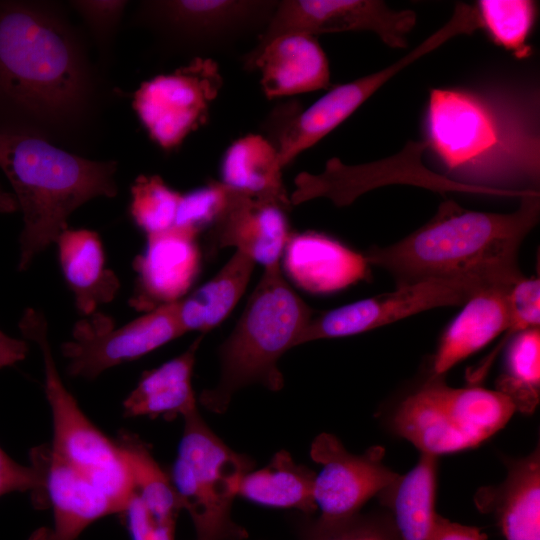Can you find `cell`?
<instances>
[{
	"label": "cell",
	"mask_w": 540,
	"mask_h": 540,
	"mask_svg": "<svg viewBox=\"0 0 540 540\" xmlns=\"http://www.w3.org/2000/svg\"><path fill=\"white\" fill-rule=\"evenodd\" d=\"M199 233L173 226L147 235L146 247L133 261L137 274L129 304L148 312L186 296L200 271Z\"/></svg>",
	"instance_id": "16"
},
{
	"label": "cell",
	"mask_w": 540,
	"mask_h": 540,
	"mask_svg": "<svg viewBox=\"0 0 540 540\" xmlns=\"http://www.w3.org/2000/svg\"><path fill=\"white\" fill-rule=\"evenodd\" d=\"M493 284L475 292L443 332L432 361V374L442 377L453 366L506 332L510 322L509 290Z\"/></svg>",
	"instance_id": "21"
},
{
	"label": "cell",
	"mask_w": 540,
	"mask_h": 540,
	"mask_svg": "<svg viewBox=\"0 0 540 540\" xmlns=\"http://www.w3.org/2000/svg\"><path fill=\"white\" fill-rule=\"evenodd\" d=\"M27 352L28 346L24 340L10 337L0 330V368L25 359Z\"/></svg>",
	"instance_id": "39"
},
{
	"label": "cell",
	"mask_w": 540,
	"mask_h": 540,
	"mask_svg": "<svg viewBox=\"0 0 540 540\" xmlns=\"http://www.w3.org/2000/svg\"><path fill=\"white\" fill-rule=\"evenodd\" d=\"M0 168L23 215L20 271L57 242L77 208L118 192L115 161L90 160L18 130H0Z\"/></svg>",
	"instance_id": "4"
},
{
	"label": "cell",
	"mask_w": 540,
	"mask_h": 540,
	"mask_svg": "<svg viewBox=\"0 0 540 540\" xmlns=\"http://www.w3.org/2000/svg\"><path fill=\"white\" fill-rule=\"evenodd\" d=\"M309 540H397L392 529L374 520L359 519L358 516L328 528L315 526Z\"/></svg>",
	"instance_id": "37"
},
{
	"label": "cell",
	"mask_w": 540,
	"mask_h": 540,
	"mask_svg": "<svg viewBox=\"0 0 540 540\" xmlns=\"http://www.w3.org/2000/svg\"><path fill=\"white\" fill-rule=\"evenodd\" d=\"M132 488L124 515L132 540H175L176 520L182 510L169 476L147 445L127 451Z\"/></svg>",
	"instance_id": "19"
},
{
	"label": "cell",
	"mask_w": 540,
	"mask_h": 540,
	"mask_svg": "<svg viewBox=\"0 0 540 540\" xmlns=\"http://www.w3.org/2000/svg\"><path fill=\"white\" fill-rule=\"evenodd\" d=\"M243 67L260 72V85L268 99L315 92L330 84L327 56L316 36L309 34L280 35Z\"/></svg>",
	"instance_id": "18"
},
{
	"label": "cell",
	"mask_w": 540,
	"mask_h": 540,
	"mask_svg": "<svg viewBox=\"0 0 540 540\" xmlns=\"http://www.w3.org/2000/svg\"><path fill=\"white\" fill-rule=\"evenodd\" d=\"M56 244L64 280L80 313L89 316L116 297L120 282L105 266L103 245L95 231L67 228Z\"/></svg>",
	"instance_id": "25"
},
{
	"label": "cell",
	"mask_w": 540,
	"mask_h": 540,
	"mask_svg": "<svg viewBox=\"0 0 540 540\" xmlns=\"http://www.w3.org/2000/svg\"><path fill=\"white\" fill-rule=\"evenodd\" d=\"M538 104L536 92L434 88L425 145L465 190L521 197L539 183Z\"/></svg>",
	"instance_id": "2"
},
{
	"label": "cell",
	"mask_w": 540,
	"mask_h": 540,
	"mask_svg": "<svg viewBox=\"0 0 540 540\" xmlns=\"http://www.w3.org/2000/svg\"><path fill=\"white\" fill-rule=\"evenodd\" d=\"M515 408L496 390L479 386L454 388L430 376L395 409L394 432L421 454L438 457L472 449L505 427Z\"/></svg>",
	"instance_id": "7"
},
{
	"label": "cell",
	"mask_w": 540,
	"mask_h": 540,
	"mask_svg": "<svg viewBox=\"0 0 540 540\" xmlns=\"http://www.w3.org/2000/svg\"><path fill=\"white\" fill-rule=\"evenodd\" d=\"M506 478L480 488L474 502L496 517L506 540H540V450L507 464Z\"/></svg>",
	"instance_id": "23"
},
{
	"label": "cell",
	"mask_w": 540,
	"mask_h": 540,
	"mask_svg": "<svg viewBox=\"0 0 540 540\" xmlns=\"http://www.w3.org/2000/svg\"><path fill=\"white\" fill-rule=\"evenodd\" d=\"M495 283L480 278L428 279L326 311L312 317L297 345L363 333L425 310L463 305L475 292Z\"/></svg>",
	"instance_id": "14"
},
{
	"label": "cell",
	"mask_w": 540,
	"mask_h": 540,
	"mask_svg": "<svg viewBox=\"0 0 540 540\" xmlns=\"http://www.w3.org/2000/svg\"><path fill=\"white\" fill-rule=\"evenodd\" d=\"M507 341L495 390L511 401L515 411L532 414L540 400V330H523Z\"/></svg>",
	"instance_id": "30"
},
{
	"label": "cell",
	"mask_w": 540,
	"mask_h": 540,
	"mask_svg": "<svg viewBox=\"0 0 540 540\" xmlns=\"http://www.w3.org/2000/svg\"><path fill=\"white\" fill-rule=\"evenodd\" d=\"M510 322L505 341L540 324V280L522 277L509 290Z\"/></svg>",
	"instance_id": "35"
},
{
	"label": "cell",
	"mask_w": 540,
	"mask_h": 540,
	"mask_svg": "<svg viewBox=\"0 0 540 540\" xmlns=\"http://www.w3.org/2000/svg\"><path fill=\"white\" fill-rule=\"evenodd\" d=\"M18 209L13 193L5 191L0 185V213H12Z\"/></svg>",
	"instance_id": "40"
},
{
	"label": "cell",
	"mask_w": 540,
	"mask_h": 540,
	"mask_svg": "<svg viewBox=\"0 0 540 540\" xmlns=\"http://www.w3.org/2000/svg\"><path fill=\"white\" fill-rule=\"evenodd\" d=\"M437 470L438 457L421 454L412 469L380 494L392 512L397 540H432Z\"/></svg>",
	"instance_id": "27"
},
{
	"label": "cell",
	"mask_w": 540,
	"mask_h": 540,
	"mask_svg": "<svg viewBox=\"0 0 540 540\" xmlns=\"http://www.w3.org/2000/svg\"><path fill=\"white\" fill-rule=\"evenodd\" d=\"M283 205L231 188L227 203L209 231L216 248L235 247L264 267L279 264L291 235Z\"/></svg>",
	"instance_id": "17"
},
{
	"label": "cell",
	"mask_w": 540,
	"mask_h": 540,
	"mask_svg": "<svg viewBox=\"0 0 540 540\" xmlns=\"http://www.w3.org/2000/svg\"><path fill=\"white\" fill-rule=\"evenodd\" d=\"M223 86L213 58H195L172 73L143 82L132 106L150 139L166 151L204 126Z\"/></svg>",
	"instance_id": "11"
},
{
	"label": "cell",
	"mask_w": 540,
	"mask_h": 540,
	"mask_svg": "<svg viewBox=\"0 0 540 540\" xmlns=\"http://www.w3.org/2000/svg\"><path fill=\"white\" fill-rule=\"evenodd\" d=\"M47 447L40 446L30 454L31 465L14 461L0 447V497L10 492L30 491L36 508H46L45 462Z\"/></svg>",
	"instance_id": "33"
},
{
	"label": "cell",
	"mask_w": 540,
	"mask_h": 540,
	"mask_svg": "<svg viewBox=\"0 0 540 540\" xmlns=\"http://www.w3.org/2000/svg\"><path fill=\"white\" fill-rule=\"evenodd\" d=\"M47 507L52 524L37 529L28 540H77L93 522L118 513L114 504L84 477L54 457L50 447L45 462Z\"/></svg>",
	"instance_id": "22"
},
{
	"label": "cell",
	"mask_w": 540,
	"mask_h": 540,
	"mask_svg": "<svg viewBox=\"0 0 540 540\" xmlns=\"http://www.w3.org/2000/svg\"><path fill=\"white\" fill-rule=\"evenodd\" d=\"M282 165L271 141L249 133L233 141L221 162V182L254 196L273 200L291 210L292 204L282 179Z\"/></svg>",
	"instance_id": "26"
},
{
	"label": "cell",
	"mask_w": 540,
	"mask_h": 540,
	"mask_svg": "<svg viewBox=\"0 0 540 540\" xmlns=\"http://www.w3.org/2000/svg\"><path fill=\"white\" fill-rule=\"evenodd\" d=\"M460 34V25L450 19L393 64L333 87L306 109L298 108L295 103L276 107L266 124L267 138L276 148L282 167L341 125L405 67Z\"/></svg>",
	"instance_id": "10"
},
{
	"label": "cell",
	"mask_w": 540,
	"mask_h": 540,
	"mask_svg": "<svg viewBox=\"0 0 540 540\" xmlns=\"http://www.w3.org/2000/svg\"><path fill=\"white\" fill-rule=\"evenodd\" d=\"M255 262L236 251L208 282L177 301L183 330L206 334L233 310L250 281Z\"/></svg>",
	"instance_id": "28"
},
{
	"label": "cell",
	"mask_w": 540,
	"mask_h": 540,
	"mask_svg": "<svg viewBox=\"0 0 540 540\" xmlns=\"http://www.w3.org/2000/svg\"><path fill=\"white\" fill-rule=\"evenodd\" d=\"M185 334L177 302L159 306L122 326L100 312L79 320L71 341L61 345L71 377L93 380L104 371L136 360Z\"/></svg>",
	"instance_id": "12"
},
{
	"label": "cell",
	"mask_w": 540,
	"mask_h": 540,
	"mask_svg": "<svg viewBox=\"0 0 540 540\" xmlns=\"http://www.w3.org/2000/svg\"><path fill=\"white\" fill-rule=\"evenodd\" d=\"M231 188L221 181H211L187 194H182L174 226L199 233L212 225L225 207Z\"/></svg>",
	"instance_id": "34"
},
{
	"label": "cell",
	"mask_w": 540,
	"mask_h": 540,
	"mask_svg": "<svg viewBox=\"0 0 540 540\" xmlns=\"http://www.w3.org/2000/svg\"><path fill=\"white\" fill-rule=\"evenodd\" d=\"M313 317L312 309L286 282L279 264L264 268L231 334L219 348L220 378L200 394V403L222 414L240 389L259 384L283 388L278 361L297 341Z\"/></svg>",
	"instance_id": "5"
},
{
	"label": "cell",
	"mask_w": 540,
	"mask_h": 540,
	"mask_svg": "<svg viewBox=\"0 0 540 540\" xmlns=\"http://www.w3.org/2000/svg\"><path fill=\"white\" fill-rule=\"evenodd\" d=\"M277 5L278 0H151L139 3L136 17L166 52L212 58L247 36L258 37Z\"/></svg>",
	"instance_id": "9"
},
{
	"label": "cell",
	"mask_w": 540,
	"mask_h": 540,
	"mask_svg": "<svg viewBox=\"0 0 540 540\" xmlns=\"http://www.w3.org/2000/svg\"><path fill=\"white\" fill-rule=\"evenodd\" d=\"M130 191V215L147 235L174 226L182 194L169 187L160 176L139 175Z\"/></svg>",
	"instance_id": "32"
},
{
	"label": "cell",
	"mask_w": 540,
	"mask_h": 540,
	"mask_svg": "<svg viewBox=\"0 0 540 540\" xmlns=\"http://www.w3.org/2000/svg\"><path fill=\"white\" fill-rule=\"evenodd\" d=\"M283 264L293 283L317 294L335 292L365 279L370 265L365 255L315 232L291 233Z\"/></svg>",
	"instance_id": "20"
},
{
	"label": "cell",
	"mask_w": 540,
	"mask_h": 540,
	"mask_svg": "<svg viewBox=\"0 0 540 540\" xmlns=\"http://www.w3.org/2000/svg\"><path fill=\"white\" fill-rule=\"evenodd\" d=\"M19 329L26 339L37 344L42 354L44 392L52 417V455L84 477L122 513L132 488L131 471L122 448L89 420L64 385L51 351L44 314L25 309Z\"/></svg>",
	"instance_id": "6"
},
{
	"label": "cell",
	"mask_w": 540,
	"mask_h": 540,
	"mask_svg": "<svg viewBox=\"0 0 540 540\" xmlns=\"http://www.w3.org/2000/svg\"><path fill=\"white\" fill-rule=\"evenodd\" d=\"M432 540H487L479 528L463 525L437 515Z\"/></svg>",
	"instance_id": "38"
},
{
	"label": "cell",
	"mask_w": 540,
	"mask_h": 540,
	"mask_svg": "<svg viewBox=\"0 0 540 540\" xmlns=\"http://www.w3.org/2000/svg\"><path fill=\"white\" fill-rule=\"evenodd\" d=\"M415 24L414 11L394 10L380 0H278L268 25L241 61L246 64L269 41L288 33L369 31L389 47L406 48Z\"/></svg>",
	"instance_id": "13"
},
{
	"label": "cell",
	"mask_w": 540,
	"mask_h": 540,
	"mask_svg": "<svg viewBox=\"0 0 540 540\" xmlns=\"http://www.w3.org/2000/svg\"><path fill=\"white\" fill-rule=\"evenodd\" d=\"M383 454L379 446L361 455L349 453L329 433L313 440L310 456L321 465L313 484V499L321 512L316 527L328 528L353 518L368 500L398 479L399 474L383 463Z\"/></svg>",
	"instance_id": "15"
},
{
	"label": "cell",
	"mask_w": 540,
	"mask_h": 540,
	"mask_svg": "<svg viewBox=\"0 0 540 540\" xmlns=\"http://www.w3.org/2000/svg\"><path fill=\"white\" fill-rule=\"evenodd\" d=\"M539 211L536 191L522 195L520 206L510 213L468 210L446 201L422 227L365 256L369 264L389 271L397 286L463 277L513 285L523 277L518 253Z\"/></svg>",
	"instance_id": "3"
},
{
	"label": "cell",
	"mask_w": 540,
	"mask_h": 540,
	"mask_svg": "<svg viewBox=\"0 0 540 540\" xmlns=\"http://www.w3.org/2000/svg\"><path fill=\"white\" fill-rule=\"evenodd\" d=\"M97 92L83 39L59 5L0 3V103L21 119L22 132L74 136Z\"/></svg>",
	"instance_id": "1"
},
{
	"label": "cell",
	"mask_w": 540,
	"mask_h": 540,
	"mask_svg": "<svg viewBox=\"0 0 540 540\" xmlns=\"http://www.w3.org/2000/svg\"><path fill=\"white\" fill-rule=\"evenodd\" d=\"M204 336L200 334L183 353L142 374L123 402L126 417L171 421L197 410L192 374Z\"/></svg>",
	"instance_id": "24"
},
{
	"label": "cell",
	"mask_w": 540,
	"mask_h": 540,
	"mask_svg": "<svg viewBox=\"0 0 540 540\" xmlns=\"http://www.w3.org/2000/svg\"><path fill=\"white\" fill-rule=\"evenodd\" d=\"M480 27L492 40L517 57L530 52L528 38L536 17L530 0H481L475 6Z\"/></svg>",
	"instance_id": "31"
},
{
	"label": "cell",
	"mask_w": 540,
	"mask_h": 540,
	"mask_svg": "<svg viewBox=\"0 0 540 540\" xmlns=\"http://www.w3.org/2000/svg\"><path fill=\"white\" fill-rule=\"evenodd\" d=\"M69 3L88 25L96 41L101 45H106L115 33L128 2L122 0H80Z\"/></svg>",
	"instance_id": "36"
},
{
	"label": "cell",
	"mask_w": 540,
	"mask_h": 540,
	"mask_svg": "<svg viewBox=\"0 0 540 540\" xmlns=\"http://www.w3.org/2000/svg\"><path fill=\"white\" fill-rule=\"evenodd\" d=\"M184 429L170 481L194 526V540H243L247 531L231 516L240 482L254 462L228 447L198 409L183 417Z\"/></svg>",
	"instance_id": "8"
},
{
	"label": "cell",
	"mask_w": 540,
	"mask_h": 540,
	"mask_svg": "<svg viewBox=\"0 0 540 540\" xmlns=\"http://www.w3.org/2000/svg\"><path fill=\"white\" fill-rule=\"evenodd\" d=\"M315 475L281 450L265 467L244 475L238 496L263 506L313 513L317 510L313 499Z\"/></svg>",
	"instance_id": "29"
}]
</instances>
